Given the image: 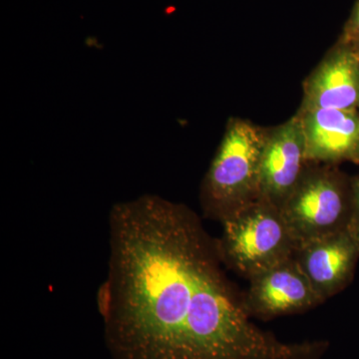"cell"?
I'll list each match as a JSON object with an SVG mask.
<instances>
[{"mask_svg": "<svg viewBox=\"0 0 359 359\" xmlns=\"http://www.w3.org/2000/svg\"><path fill=\"white\" fill-rule=\"evenodd\" d=\"M337 41L351 49L359 57V0H356Z\"/></svg>", "mask_w": 359, "mask_h": 359, "instance_id": "obj_10", "label": "cell"}, {"mask_svg": "<svg viewBox=\"0 0 359 359\" xmlns=\"http://www.w3.org/2000/svg\"><path fill=\"white\" fill-rule=\"evenodd\" d=\"M309 163L299 116L269 128L262 158L259 198L282 210Z\"/></svg>", "mask_w": 359, "mask_h": 359, "instance_id": "obj_6", "label": "cell"}, {"mask_svg": "<svg viewBox=\"0 0 359 359\" xmlns=\"http://www.w3.org/2000/svg\"><path fill=\"white\" fill-rule=\"evenodd\" d=\"M245 304L252 318L271 320L311 311L325 299L313 285L294 257L259 273L249 280Z\"/></svg>", "mask_w": 359, "mask_h": 359, "instance_id": "obj_5", "label": "cell"}, {"mask_svg": "<svg viewBox=\"0 0 359 359\" xmlns=\"http://www.w3.org/2000/svg\"><path fill=\"white\" fill-rule=\"evenodd\" d=\"M295 261L325 301L353 280L359 259V235L353 229L311 241L297 247Z\"/></svg>", "mask_w": 359, "mask_h": 359, "instance_id": "obj_7", "label": "cell"}, {"mask_svg": "<svg viewBox=\"0 0 359 359\" xmlns=\"http://www.w3.org/2000/svg\"><path fill=\"white\" fill-rule=\"evenodd\" d=\"M306 137L311 162L359 164L358 111L302 109L297 112Z\"/></svg>", "mask_w": 359, "mask_h": 359, "instance_id": "obj_9", "label": "cell"}, {"mask_svg": "<svg viewBox=\"0 0 359 359\" xmlns=\"http://www.w3.org/2000/svg\"><path fill=\"white\" fill-rule=\"evenodd\" d=\"M358 115H359V108H358Z\"/></svg>", "mask_w": 359, "mask_h": 359, "instance_id": "obj_12", "label": "cell"}, {"mask_svg": "<svg viewBox=\"0 0 359 359\" xmlns=\"http://www.w3.org/2000/svg\"><path fill=\"white\" fill-rule=\"evenodd\" d=\"M351 179L337 165L309 161L282 208L297 247L349 228L353 219Z\"/></svg>", "mask_w": 359, "mask_h": 359, "instance_id": "obj_4", "label": "cell"}, {"mask_svg": "<svg viewBox=\"0 0 359 359\" xmlns=\"http://www.w3.org/2000/svg\"><path fill=\"white\" fill-rule=\"evenodd\" d=\"M221 224L223 263L248 280L294 257L297 244L282 210L268 201L259 198Z\"/></svg>", "mask_w": 359, "mask_h": 359, "instance_id": "obj_3", "label": "cell"}, {"mask_svg": "<svg viewBox=\"0 0 359 359\" xmlns=\"http://www.w3.org/2000/svg\"><path fill=\"white\" fill-rule=\"evenodd\" d=\"M299 108L358 111V56L337 41L304 80Z\"/></svg>", "mask_w": 359, "mask_h": 359, "instance_id": "obj_8", "label": "cell"}, {"mask_svg": "<svg viewBox=\"0 0 359 359\" xmlns=\"http://www.w3.org/2000/svg\"><path fill=\"white\" fill-rule=\"evenodd\" d=\"M111 304L101 316L114 359H321L325 340L283 342L255 325L224 273L217 240L186 205L157 195L108 216Z\"/></svg>", "mask_w": 359, "mask_h": 359, "instance_id": "obj_1", "label": "cell"}, {"mask_svg": "<svg viewBox=\"0 0 359 359\" xmlns=\"http://www.w3.org/2000/svg\"><path fill=\"white\" fill-rule=\"evenodd\" d=\"M269 128L231 118L200 190L205 218L221 223L259 199L261 165Z\"/></svg>", "mask_w": 359, "mask_h": 359, "instance_id": "obj_2", "label": "cell"}, {"mask_svg": "<svg viewBox=\"0 0 359 359\" xmlns=\"http://www.w3.org/2000/svg\"><path fill=\"white\" fill-rule=\"evenodd\" d=\"M353 184V219L351 228L359 235V174L351 179Z\"/></svg>", "mask_w": 359, "mask_h": 359, "instance_id": "obj_11", "label": "cell"}]
</instances>
